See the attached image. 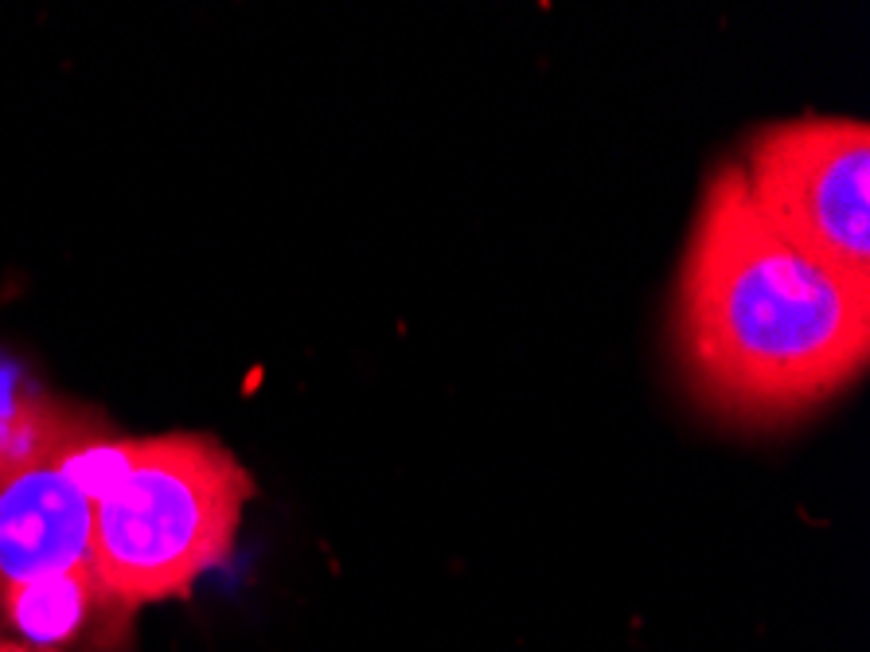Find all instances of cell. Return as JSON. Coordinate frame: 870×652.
I'll return each instance as SVG.
<instances>
[{
  "instance_id": "obj_2",
  "label": "cell",
  "mask_w": 870,
  "mask_h": 652,
  "mask_svg": "<svg viewBox=\"0 0 870 652\" xmlns=\"http://www.w3.org/2000/svg\"><path fill=\"white\" fill-rule=\"evenodd\" d=\"M71 473L90 500V571L133 613L184 598L235 543L254 477L207 434H164L118 446L82 442Z\"/></svg>"
},
{
  "instance_id": "obj_1",
  "label": "cell",
  "mask_w": 870,
  "mask_h": 652,
  "mask_svg": "<svg viewBox=\"0 0 870 652\" xmlns=\"http://www.w3.org/2000/svg\"><path fill=\"white\" fill-rule=\"evenodd\" d=\"M672 332L691 395L730 426L769 430L867 371L870 297L792 250L757 215L738 161H722L683 246Z\"/></svg>"
},
{
  "instance_id": "obj_6",
  "label": "cell",
  "mask_w": 870,
  "mask_h": 652,
  "mask_svg": "<svg viewBox=\"0 0 870 652\" xmlns=\"http://www.w3.org/2000/svg\"><path fill=\"white\" fill-rule=\"evenodd\" d=\"M0 652H55V649H40V645H20V641H0Z\"/></svg>"
},
{
  "instance_id": "obj_3",
  "label": "cell",
  "mask_w": 870,
  "mask_h": 652,
  "mask_svg": "<svg viewBox=\"0 0 870 652\" xmlns=\"http://www.w3.org/2000/svg\"><path fill=\"white\" fill-rule=\"evenodd\" d=\"M757 215L870 297V125L804 114L757 129L738 161Z\"/></svg>"
},
{
  "instance_id": "obj_5",
  "label": "cell",
  "mask_w": 870,
  "mask_h": 652,
  "mask_svg": "<svg viewBox=\"0 0 870 652\" xmlns=\"http://www.w3.org/2000/svg\"><path fill=\"white\" fill-rule=\"evenodd\" d=\"M0 617L36 645H71V641H98L125 633L129 610L118 606L82 563L75 571L47 574L36 582H24L0 598Z\"/></svg>"
},
{
  "instance_id": "obj_4",
  "label": "cell",
  "mask_w": 870,
  "mask_h": 652,
  "mask_svg": "<svg viewBox=\"0 0 870 652\" xmlns=\"http://www.w3.org/2000/svg\"><path fill=\"white\" fill-rule=\"evenodd\" d=\"M75 449L0 469V598L90 563L94 500L71 473Z\"/></svg>"
}]
</instances>
